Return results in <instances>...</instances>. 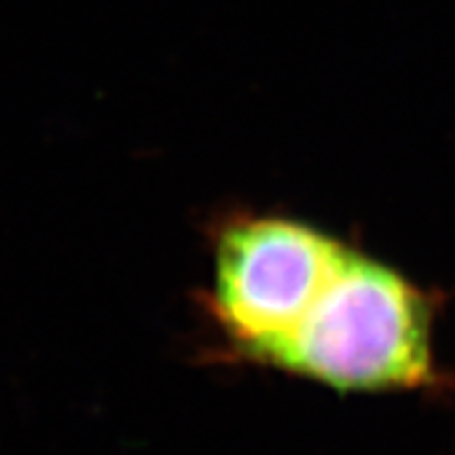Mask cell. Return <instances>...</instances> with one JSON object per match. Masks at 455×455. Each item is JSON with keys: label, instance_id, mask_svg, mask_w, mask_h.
<instances>
[{"label": "cell", "instance_id": "cell-1", "mask_svg": "<svg viewBox=\"0 0 455 455\" xmlns=\"http://www.w3.org/2000/svg\"><path fill=\"white\" fill-rule=\"evenodd\" d=\"M446 295L348 244L339 267L263 370L337 393H435L453 388L435 351Z\"/></svg>", "mask_w": 455, "mask_h": 455}, {"label": "cell", "instance_id": "cell-2", "mask_svg": "<svg viewBox=\"0 0 455 455\" xmlns=\"http://www.w3.org/2000/svg\"><path fill=\"white\" fill-rule=\"evenodd\" d=\"M203 312L221 337L219 355L263 367L312 309L348 242L276 212H230L212 226Z\"/></svg>", "mask_w": 455, "mask_h": 455}]
</instances>
